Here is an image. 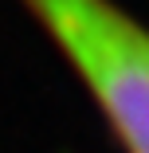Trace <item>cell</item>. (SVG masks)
I'll return each instance as SVG.
<instances>
[{
    "instance_id": "6da1fadb",
    "label": "cell",
    "mask_w": 149,
    "mask_h": 153,
    "mask_svg": "<svg viewBox=\"0 0 149 153\" xmlns=\"http://www.w3.org/2000/svg\"><path fill=\"white\" fill-rule=\"evenodd\" d=\"M106 110L126 153H149V27L110 0H24Z\"/></svg>"
}]
</instances>
